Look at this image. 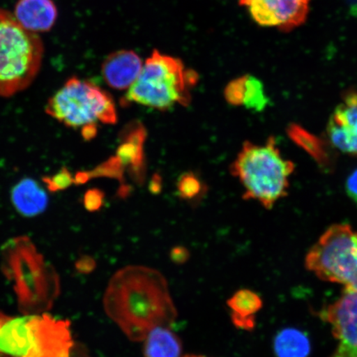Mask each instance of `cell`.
Wrapping results in <instances>:
<instances>
[{
	"label": "cell",
	"mask_w": 357,
	"mask_h": 357,
	"mask_svg": "<svg viewBox=\"0 0 357 357\" xmlns=\"http://www.w3.org/2000/svg\"><path fill=\"white\" fill-rule=\"evenodd\" d=\"M104 307L134 342L144 341L155 328L171 327L178 317L166 278L144 266H128L116 272L106 289Z\"/></svg>",
	"instance_id": "cell-1"
},
{
	"label": "cell",
	"mask_w": 357,
	"mask_h": 357,
	"mask_svg": "<svg viewBox=\"0 0 357 357\" xmlns=\"http://www.w3.org/2000/svg\"><path fill=\"white\" fill-rule=\"evenodd\" d=\"M294 171V164L283 158L273 137L264 144L245 142L231 167V175L243 186V198L257 200L267 209L287 195Z\"/></svg>",
	"instance_id": "cell-2"
},
{
	"label": "cell",
	"mask_w": 357,
	"mask_h": 357,
	"mask_svg": "<svg viewBox=\"0 0 357 357\" xmlns=\"http://www.w3.org/2000/svg\"><path fill=\"white\" fill-rule=\"evenodd\" d=\"M197 80V74L186 69L180 59L154 51L128 89L125 101L162 111L176 105L186 106L191 100L190 88Z\"/></svg>",
	"instance_id": "cell-3"
},
{
	"label": "cell",
	"mask_w": 357,
	"mask_h": 357,
	"mask_svg": "<svg viewBox=\"0 0 357 357\" xmlns=\"http://www.w3.org/2000/svg\"><path fill=\"white\" fill-rule=\"evenodd\" d=\"M43 54L39 36L25 29L11 13L0 10V97L29 88L41 69Z\"/></svg>",
	"instance_id": "cell-4"
},
{
	"label": "cell",
	"mask_w": 357,
	"mask_h": 357,
	"mask_svg": "<svg viewBox=\"0 0 357 357\" xmlns=\"http://www.w3.org/2000/svg\"><path fill=\"white\" fill-rule=\"evenodd\" d=\"M46 113L65 126L82 129L98 123L114 124L113 98L89 80L71 77L47 101Z\"/></svg>",
	"instance_id": "cell-5"
},
{
	"label": "cell",
	"mask_w": 357,
	"mask_h": 357,
	"mask_svg": "<svg viewBox=\"0 0 357 357\" xmlns=\"http://www.w3.org/2000/svg\"><path fill=\"white\" fill-rule=\"evenodd\" d=\"M305 266L321 280L357 289V231L348 225L330 227L307 253Z\"/></svg>",
	"instance_id": "cell-6"
},
{
	"label": "cell",
	"mask_w": 357,
	"mask_h": 357,
	"mask_svg": "<svg viewBox=\"0 0 357 357\" xmlns=\"http://www.w3.org/2000/svg\"><path fill=\"white\" fill-rule=\"evenodd\" d=\"M310 0H240L252 20L263 26L290 32L305 22Z\"/></svg>",
	"instance_id": "cell-7"
},
{
	"label": "cell",
	"mask_w": 357,
	"mask_h": 357,
	"mask_svg": "<svg viewBox=\"0 0 357 357\" xmlns=\"http://www.w3.org/2000/svg\"><path fill=\"white\" fill-rule=\"evenodd\" d=\"M337 347L331 357H357V289L346 288L324 312Z\"/></svg>",
	"instance_id": "cell-8"
},
{
	"label": "cell",
	"mask_w": 357,
	"mask_h": 357,
	"mask_svg": "<svg viewBox=\"0 0 357 357\" xmlns=\"http://www.w3.org/2000/svg\"><path fill=\"white\" fill-rule=\"evenodd\" d=\"M332 144L342 153L357 156V91L349 89L328 124Z\"/></svg>",
	"instance_id": "cell-9"
},
{
	"label": "cell",
	"mask_w": 357,
	"mask_h": 357,
	"mask_svg": "<svg viewBox=\"0 0 357 357\" xmlns=\"http://www.w3.org/2000/svg\"><path fill=\"white\" fill-rule=\"evenodd\" d=\"M142 61L133 51L112 53L102 65V75L109 86L119 91L128 89L141 73Z\"/></svg>",
	"instance_id": "cell-10"
},
{
	"label": "cell",
	"mask_w": 357,
	"mask_h": 357,
	"mask_svg": "<svg viewBox=\"0 0 357 357\" xmlns=\"http://www.w3.org/2000/svg\"><path fill=\"white\" fill-rule=\"evenodd\" d=\"M57 15L52 0H19L13 15L25 29L37 33L52 29Z\"/></svg>",
	"instance_id": "cell-11"
},
{
	"label": "cell",
	"mask_w": 357,
	"mask_h": 357,
	"mask_svg": "<svg viewBox=\"0 0 357 357\" xmlns=\"http://www.w3.org/2000/svg\"><path fill=\"white\" fill-rule=\"evenodd\" d=\"M13 207L26 218L38 216L46 211L48 196L38 183L33 178H22L11 192Z\"/></svg>",
	"instance_id": "cell-12"
},
{
	"label": "cell",
	"mask_w": 357,
	"mask_h": 357,
	"mask_svg": "<svg viewBox=\"0 0 357 357\" xmlns=\"http://www.w3.org/2000/svg\"><path fill=\"white\" fill-rule=\"evenodd\" d=\"M231 314V323L236 328L252 331L255 328V314L260 311L263 302L252 290L243 289L233 294L227 301Z\"/></svg>",
	"instance_id": "cell-13"
},
{
	"label": "cell",
	"mask_w": 357,
	"mask_h": 357,
	"mask_svg": "<svg viewBox=\"0 0 357 357\" xmlns=\"http://www.w3.org/2000/svg\"><path fill=\"white\" fill-rule=\"evenodd\" d=\"M183 344L171 327H158L144 339V357H181Z\"/></svg>",
	"instance_id": "cell-14"
},
{
	"label": "cell",
	"mask_w": 357,
	"mask_h": 357,
	"mask_svg": "<svg viewBox=\"0 0 357 357\" xmlns=\"http://www.w3.org/2000/svg\"><path fill=\"white\" fill-rule=\"evenodd\" d=\"M287 133L294 144L309 153L320 167L324 168L331 167L332 156L324 140L307 132L298 124L289 125Z\"/></svg>",
	"instance_id": "cell-15"
},
{
	"label": "cell",
	"mask_w": 357,
	"mask_h": 357,
	"mask_svg": "<svg viewBox=\"0 0 357 357\" xmlns=\"http://www.w3.org/2000/svg\"><path fill=\"white\" fill-rule=\"evenodd\" d=\"M274 350L278 357H307L311 344L309 337L300 330L287 328L276 335Z\"/></svg>",
	"instance_id": "cell-16"
},
{
	"label": "cell",
	"mask_w": 357,
	"mask_h": 357,
	"mask_svg": "<svg viewBox=\"0 0 357 357\" xmlns=\"http://www.w3.org/2000/svg\"><path fill=\"white\" fill-rule=\"evenodd\" d=\"M243 105L245 109L260 113L269 105L264 84L252 75H245Z\"/></svg>",
	"instance_id": "cell-17"
},
{
	"label": "cell",
	"mask_w": 357,
	"mask_h": 357,
	"mask_svg": "<svg viewBox=\"0 0 357 357\" xmlns=\"http://www.w3.org/2000/svg\"><path fill=\"white\" fill-rule=\"evenodd\" d=\"M177 189L181 198L193 199L200 194L202 185L193 173H185L178 178Z\"/></svg>",
	"instance_id": "cell-18"
},
{
	"label": "cell",
	"mask_w": 357,
	"mask_h": 357,
	"mask_svg": "<svg viewBox=\"0 0 357 357\" xmlns=\"http://www.w3.org/2000/svg\"><path fill=\"white\" fill-rule=\"evenodd\" d=\"M245 77L231 80L225 89V100L233 106H242Z\"/></svg>",
	"instance_id": "cell-19"
},
{
	"label": "cell",
	"mask_w": 357,
	"mask_h": 357,
	"mask_svg": "<svg viewBox=\"0 0 357 357\" xmlns=\"http://www.w3.org/2000/svg\"><path fill=\"white\" fill-rule=\"evenodd\" d=\"M48 189L52 191L65 190L73 183V176L67 169H63L60 173L52 177L44 178Z\"/></svg>",
	"instance_id": "cell-20"
},
{
	"label": "cell",
	"mask_w": 357,
	"mask_h": 357,
	"mask_svg": "<svg viewBox=\"0 0 357 357\" xmlns=\"http://www.w3.org/2000/svg\"><path fill=\"white\" fill-rule=\"evenodd\" d=\"M104 202V195L100 190H89L84 196V204L91 212L99 211Z\"/></svg>",
	"instance_id": "cell-21"
},
{
	"label": "cell",
	"mask_w": 357,
	"mask_h": 357,
	"mask_svg": "<svg viewBox=\"0 0 357 357\" xmlns=\"http://www.w3.org/2000/svg\"><path fill=\"white\" fill-rule=\"evenodd\" d=\"M189 258L190 252L185 247H182V245H178V247L174 248L172 250L171 259L176 264H184V263L189 260Z\"/></svg>",
	"instance_id": "cell-22"
},
{
	"label": "cell",
	"mask_w": 357,
	"mask_h": 357,
	"mask_svg": "<svg viewBox=\"0 0 357 357\" xmlns=\"http://www.w3.org/2000/svg\"><path fill=\"white\" fill-rule=\"evenodd\" d=\"M346 190L349 197L357 204V169L347 178Z\"/></svg>",
	"instance_id": "cell-23"
},
{
	"label": "cell",
	"mask_w": 357,
	"mask_h": 357,
	"mask_svg": "<svg viewBox=\"0 0 357 357\" xmlns=\"http://www.w3.org/2000/svg\"><path fill=\"white\" fill-rule=\"evenodd\" d=\"M183 357H207V356H201V355H186Z\"/></svg>",
	"instance_id": "cell-24"
},
{
	"label": "cell",
	"mask_w": 357,
	"mask_h": 357,
	"mask_svg": "<svg viewBox=\"0 0 357 357\" xmlns=\"http://www.w3.org/2000/svg\"><path fill=\"white\" fill-rule=\"evenodd\" d=\"M3 315V314H2L1 312H0V318H1V317Z\"/></svg>",
	"instance_id": "cell-25"
}]
</instances>
